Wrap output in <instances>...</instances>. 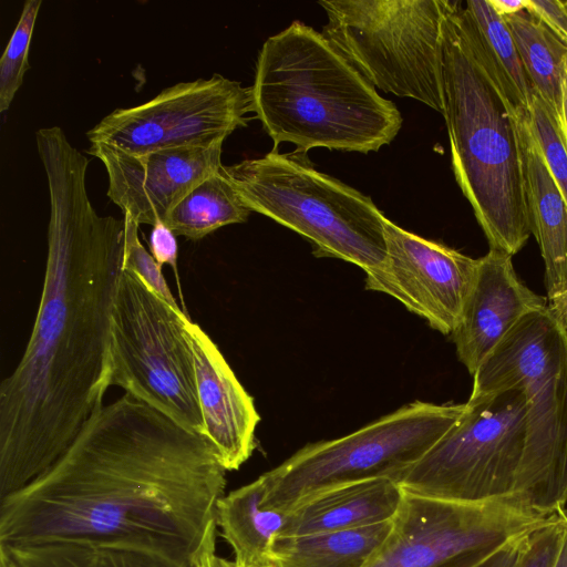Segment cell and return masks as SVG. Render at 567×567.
<instances>
[{
    "label": "cell",
    "instance_id": "cell-31",
    "mask_svg": "<svg viewBox=\"0 0 567 567\" xmlns=\"http://www.w3.org/2000/svg\"><path fill=\"white\" fill-rule=\"evenodd\" d=\"M526 10L567 44V0H526Z\"/></svg>",
    "mask_w": 567,
    "mask_h": 567
},
{
    "label": "cell",
    "instance_id": "cell-36",
    "mask_svg": "<svg viewBox=\"0 0 567 567\" xmlns=\"http://www.w3.org/2000/svg\"><path fill=\"white\" fill-rule=\"evenodd\" d=\"M555 567H567V526Z\"/></svg>",
    "mask_w": 567,
    "mask_h": 567
},
{
    "label": "cell",
    "instance_id": "cell-10",
    "mask_svg": "<svg viewBox=\"0 0 567 567\" xmlns=\"http://www.w3.org/2000/svg\"><path fill=\"white\" fill-rule=\"evenodd\" d=\"M467 410L400 478L410 494L483 503L512 496L523 456L526 404L509 390L470 396Z\"/></svg>",
    "mask_w": 567,
    "mask_h": 567
},
{
    "label": "cell",
    "instance_id": "cell-14",
    "mask_svg": "<svg viewBox=\"0 0 567 567\" xmlns=\"http://www.w3.org/2000/svg\"><path fill=\"white\" fill-rule=\"evenodd\" d=\"M223 143L132 154L96 143L87 150L106 168L107 196L138 225L164 220L198 183L218 171Z\"/></svg>",
    "mask_w": 567,
    "mask_h": 567
},
{
    "label": "cell",
    "instance_id": "cell-1",
    "mask_svg": "<svg viewBox=\"0 0 567 567\" xmlns=\"http://www.w3.org/2000/svg\"><path fill=\"white\" fill-rule=\"evenodd\" d=\"M35 142L50 197L48 255L29 342L0 384V499L45 472L104 405L123 270L125 223L93 208L89 159L60 128Z\"/></svg>",
    "mask_w": 567,
    "mask_h": 567
},
{
    "label": "cell",
    "instance_id": "cell-30",
    "mask_svg": "<svg viewBox=\"0 0 567 567\" xmlns=\"http://www.w3.org/2000/svg\"><path fill=\"white\" fill-rule=\"evenodd\" d=\"M150 249L152 256L161 266L168 265L172 267L178 281L176 235L163 220H158L152 226Z\"/></svg>",
    "mask_w": 567,
    "mask_h": 567
},
{
    "label": "cell",
    "instance_id": "cell-16",
    "mask_svg": "<svg viewBox=\"0 0 567 567\" xmlns=\"http://www.w3.org/2000/svg\"><path fill=\"white\" fill-rule=\"evenodd\" d=\"M187 328L195 358L203 434L216 446L226 471H236L256 447L255 432L260 417L254 399L216 343L190 319Z\"/></svg>",
    "mask_w": 567,
    "mask_h": 567
},
{
    "label": "cell",
    "instance_id": "cell-28",
    "mask_svg": "<svg viewBox=\"0 0 567 567\" xmlns=\"http://www.w3.org/2000/svg\"><path fill=\"white\" fill-rule=\"evenodd\" d=\"M123 215L125 223L123 269L134 272L158 296L173 307L179 308L163 276L162 266L140 241L138 224L128 215Z\"/></svg>",
    "mask_w": 567,
    "mask_h": 567
},
{
    "label": "cell",
    "instance_id": "cell-9",
    "mask_svg": "<svg viewBox=\"0 0 567 567\" xmlns=\"http://www.w3.org/2000/svg\"><path fill=\"white\" fill-rule=\"evenodd\" d=\"M188 319L123 269L111 316L110 385L203 434Z\"/></svg>",
    "mask_w": 567,
    "mask_h": 567
},
{
    "label": "cell",
    "instance_id": "cell-3",
    "mask_svg": "<svg viewBox=\"0 0 567 567\" xmlns=\"http://www.w3.org/2000/svg\"><path fill=\"white\" fill-rule=\"evenodd\" d=\"M250 91L252 112L274 148L291 143L305 153L326 147L368 154L390 144L403 123L392 101L300 21L265 41Z\"/></svg>",
    "mask_w": 567,
    "mask_h": 567
},
{
    "label": "cell",
    "instance_id": "cell-19",
    "mask_svg": "<svg viewBox=\"0 0 567 567\" xmlns=\"http://www.w3.org/2000/svg\"><path fill=\"white\" fill-rule=\"evenodd\" d=\"M462 32L478 63L491 78L513 115L530 106L535 90L517 52L512 33L488 0L460 2Z\"/></svg>",
    "mask_w": 567,
    "mask_h": 567
},
{
    "label": "cell",
    "instance_id": "cell-37",
    "mask_svg": "<svg viewBox=\"0 0 567 567\" xmlns=\"http://www.w3.org/2000/svg\"><path fill=\"white\" fill-rule=\"evenodd\" d=\"M0 567H14L8 555L0 548Z\"/></svg>",
    "mask_w": 567,
    "mask_h": 567
},
{
    "label": "cell",
    "instance_id": "cell-35",
    "mask_svg": "<svg viewBox=\"0 0 567 567\" xmlns=\"http://www.w3.org/2000/svg\"><path fill=\"white\" fill-rule=\"evenodd\" d=\"M561 126L567 142V54L564 58L561 72Z\"/></svg>",
    "mask_w": 567,
    "mask_h": 567
},
{
    "label": "cell",
    "instance_id": "cell-25",
    "mask_svg": "<svg viewBox=\"0 0 567 567\" xmlns=\"http://www.w3.org/2000/svg\"><path fill=\"white\" fill-rule=\"evenodd\" d=\"M14 567H103L96 546L86 542L0 545Z\"/></svg>",
    "mask_w": 567,
    "mask_h": 567
},
{
    "label": "cell",
    "instance_id": "cell-23",
    "mask_svg": "<svg viewBox=\"0 0 567 567\" xmlns=\"http://www.w3.org/2000/svg\"><path fill=\"white\" fill-rule=\"evenodd\" d=\"M502 18L534 90L561 121V72L567 44L526 9Z\"/></svg>",
    "mask_w": 567,
    "mask_h": 567
},
{
    "label": "cell",
    "instance_id": "cell-24",
    "mask_svg": "<svg viewBox=\"0 0 567 567\" xmlns=\"http://www.w3.org/2000/svg\"><path fill=\"white\" fill-rule=\"evenodd\" d=\"M41 0H27L20 19L0 59V112H4L29 69L28 55Z\"/></svg>",
    "mask_w": 567,
    "mask_h": 567
},
{
    "label": "cell",
    "instance_id": "cell-8",
    "mask_svg": "<svg viewBox=\"0 0 567 567\" xmlns=\"http://www.w3.org/2000/svg\"><path fill=\"white\" fill-rule=\"evenodd\" d=\"M467 404L409 403L338 439L310 443L260 475L262 504L288 512L328 488L371 478L399 483L460 419Z\"/></svg>",
    "mask_w": 567,
    "mask_h": 567
},
{
    "label": "cell",
    "instance_id": "cell-32",
    "mask_svg": "<svg viewBox=\"0 0 567 567\" xmlns=\"http://www.w3.org/2000/svg\"><path fill=\"white\" fill-rule=\"evenodd\" d=\"M217 525L214 520L207 528L202 543L190 554L184 567H233L231 560L216 551Z\"/></svg>",
    "mask_w": 567,
    "mask_h": 567
},
{
    "label": "cell",
    "instance_id": "cell-33",
    "mask_svg": "<svg viewBox=\"0 0 567 567\" xmlns=\"http://www.w3.org/2000/svg\"><path fill=\"white\" fill-rule=\"evenodd\" d=\"M527 536L498 546L463 567H515Z\"/></svg>",
    "mask_w": 567,
    "mask_h": 567
},
{
    "label": "cell",
    "instance_id": "cell-34",
    "mask_svg": "<svg viewBox=\"0 0 567 567\" xmlns=\"http://www.w3.org/2000/svg\"><path fill=\"white\" fill-rule=\"evenodd\" d=\"M495 12L501 16H508L526 9V0H488Z\"/></svg>",
    "mask_w": 567,
    "mask_h": 567
},
{
    "label": "cell",
    "instance_id": "cell-18",
    "mask_svg": "<svg viewBox=\"0 0 567 567\" xmlns=\"http://www.w3.org/2000/svg\"><path fill=\"white\" fill-rule=\"evenodd\" d=\"M404 491L380 477L318 492L287 512L281 537L362 528L393 520Z\"/></svg>",
    "mask_w": 567,
    "mask_h": 567
},
{
    "label": "cell",
    "instance_id": "cell-6",
    "mask_svg": "<svg viewBox=\"0 0 567 567\" xmlns=\"http://www.w3.org/2000/svg\"><path fill=\"white\" fill-rule=\"evenodd\" d=\"M224 168L251 212L305 237L316 257L341 259L363 271L384 259L386 217L369 196L317 171L307 153L272 148Z\"/></svg>",
    "mask_w": 567,
    "mask_h": 567
},
{
    "label": "cell",
    "instance_id": "cell-21",
    "mask_svg": "<svg viewBox=\"0 0 567 567\" xmlns=\"http://www.w3.org/2000/svg\"><path fill=\"white\" fill-rule=\"evenodd\" d=\"M392 520L362 528L280 537L274 549L278 567H364L383 544Z\"/></svg>",
    "mask_w": 567,
    "mask_h": 567
},
{
    "label": "cell",
    "instance_id": "cell-5",
    "mask_svg": "<svg viewBox=\"0 0 567 567\" xmlns=\"http://www.w3.org/2000/svg\"><path fill=\"white\" fill-rule=\"evenodd\" d=\"M523 393L526 434L512 496L544 515L567 503V309L524 317L473 374L471 395Z\"/></svg>",
    "mask_w": 567,
    "mask_h": 567
},
{
    "label": "cell",
    "instance_id": "cell-11",
    "mask_svg": "<svg viewBox=\"0 0 567 567\" xmlns=\"http://www.w3.org/2000/svg\"><path fill=\"white\" fill-rule=\"evenodd\" d=\"M514 496L460 503L404 492L391 530L364 567H463L553 522Z\"/></svg>",
    "mask_w": 567,
    "mask_h": 567
},
{
    "label": "cell",
    "instance_id": "cell-15",
    "mask_svg": "<svg viewBox=\"0 0 567 567\" xmlns=\"http://www.w3.org/2000/svg\"><path fill=\"white\" fill-rule=\"evenodd\" d=\"M478 259L475 284L452 333L458 360L472 375L524 317L548 306L547 297L519 280L512 255L489 249Z\"/></svg>",
    "mask_w": 567,
    "mask_h": 567
},
{
    "label": "cell",
    "instance_id": "cell-27",
    "mask_svg": "<svg viewBox=\"0 0 567 567\" xmlns=\"http://www.w3.org/2000/svg\"><path fill=\"white\" fill-rule=\"evenodd\" d=\"M95 546L103 567H184L189 558L137 542L118 540Z\"/></svg>",
    "mask_w": 567,
    "mask_h": 567
},
{
    "label": "cell",
    "instance_id": "cell-4",
    "mask_svg": "<svg viewBox=\"0 0 567 567\" xmlns=\"http://www.w3.org/2000/svg\"><path fill=\"white\" fill-rule=\"evenodd\" d=\"M460 2L444 29L443 117L452 169L489 249L514 256L532 234L518 137L511 110L462 32Z\"/></svg>",
    "mask_w": 567,
    "mask_h": 567
},
{
    "label": "cell",
    "instance_id": "cell-38",
    "mask_svg": "<svg viewBox=\"0 0 567 567\" xmlns=\"http://www.w3.org/2000/svg\"><path fill=\"white\" fill-rule=\"evenodd\" d=\"M231 563H233V560H231ZM233 567H236V566L234 565V563H233ZM259 567H278V566L272 561V563H270V564H268V565H264V566H259Z\"/></svg>",
    "mask_w": 567,
    "mask_h": 567
},
{
    "label": "cell",
    "instance_id": "cell-13",
    "mask_svg": "<svg viewBox=\"0 0 567 567\" xmlns=\"http://www.w3.org/2000/svg\"><path fill=\"white\" fill-rule=\"evenodd\" d=\"M386 252L365 272V288L386 293L431 328H457L476 280L480 259L410 233L385 219Z\"/></svg>",
    "mask_w": 567,
    "mask_h": 567
},
{
    "label": "cell",
    "instance_id": "cell-2",
    "mask_svg": "<svg viewBox=\"0 0 567 567\" xmlns=\"http://www.w3.org/2000/svg\"><path fill=\"white\" fill-rule=\"evenodd\" d=\"M226 472L207 436L125 393L0 499V545L128 540L189 557L215 520Z\"/></svg>",
    "mask_w": 567,
    "mask_h": 567
},
{
    "label": "cell",
    "instance_id": "cell-12",
    "mask_svg": "<svg viewBox=\"0 0 567 567\" xmlns=\"http://www.w3.org/2000/svg\"><path fill=\"white\" fill-rule=\"evenodd\" d=\"M251 112L250 86L214 74L165 87L143 104L116 109L86 136L91 144L104 143L132 154L208 147L246 126Z\"/></svg>",
    "mask_w": 567,
    "mask_h": 567
},
{
    "label": "cell",
    "instance_id": "cell-7",
    "mask_svg": "<svg viewBox=\"0 0 567 567\" xmlns=\"http://www.w3.org/2000/svg\"><path fill=\"white\" fill-rule=\"evenodd\" d=\"M322 34L374 87L444 116V29L451 0H323Z\"/></svg>",
    "mask_w": 567,
    "mask_h": 567
},
{
    "label": "cell",
    "instance_id": "cell-17",
    "mask_svg": "<svg viewBox=\"0 0 567 567\" xmlns=\"http://www.w3.org/2000/svg\"><path fill=\"white\" fill-rule=\"evenodd\" d=\"M511 116L520 148L530 230L545 265L547 299L567 307V203L534 136L528 111Z\"/></svg>",
    "mask_w": 567,
    "mask_h": 567
},
{
    "label": "cell",
    "instance_id": "cell-29",
    "mask_svg": "<svg viewBox=\"0 0 567 567\" xmlns=\"http://www.w3.org/2000/svg\"><path fill=\"white\" fill-rule=\"evenodd\" d=\"M567 526V511L530 533L524 540L515 567H555Z\"/></svg>",
    "mask_w": 567,
    "mask_h": 567
},
{
    "label": "cell",
    "instance_id": "cell-20",
    "mask_svg": "<svg viewBox=\"0 0 567 567\" xmlns=\"http://www.w3.org/2000/svg\"><path fill=\"white\" fill-rule=\"evenodd\" d=\"M265 486L259 477L228 494L216 505L215 520L230 546L236 567H259L274 561V549L286 525L287 512L262 504Z\"/></svg>",
    "mask_w": 567,
    "mask_h": 567
},
{
    "label": "cell",
    "instance_id": "cell-22",
    "mask_svg": "<svg viewBox=\"0 0 567 567\" xmlns=\"http://www.w3.org/2000/svg\"><path fill=\"white\" fill-rule=\"evenodd\" d=\"M250 213L223 165L190 189L163 221L175 235L199 240L223 226L245 223Z\"/></svg>",
    "mask_w": 567,
    "mask_h": 567
},
{
    "label": "cell",
    "instance_id": "cell-26",
    "mask_svg": "<svg viewBox=\"0 0 567 567\" xmlns=\"http://www.w3.org/2000/svg\"><path fill=\"white\" fill-rule=\"evenodd\" d=\"M528 113L534 136L567 203V142L561 121L536 91Z\"/></svg>",
    "mask_w": 567,
    "mask_h": 567
}]
</instances>
